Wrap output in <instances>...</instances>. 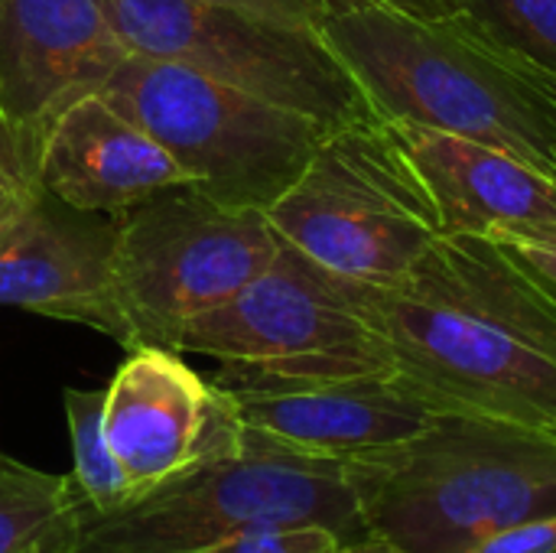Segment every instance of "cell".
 Segmentation results:
<instances>
[{
	"mask_svg": "<svg viewBox=\"0 0 556 553\" xmlns=\"http://www.w3.org/2000/svg\"><path fill=\"white\" fill-rule=\"evenodd\" d=\"M352 287L437 411L556 433V303L498 244L443 235L404 277Z\"/></svg>",
	"mask_w": 556,
	"mask_h": 553,
	"instance_id": "1",
	"label": "cell"
},
{
	"mask_svg": "<svg viewBox=\"0 0 556 553\" xmlns=\"http://www.w3.org/2000/svg\"><path fill=\"white\" fill-rule=\"evenodd\" d=\"M316 33L378 121L479 140L556 179V78L466 16L362 7L326 13Z\"/></svg>",
	"mask_w": 556,
	"mask_h": 553,
	"instance_id": "2",
	"label": "cell"
},
{
	"mask_svg": "<svg viewBox=\"0 0 556 553\" xmlns=\"http://www.w3.org/2000/svg\"><path fill=\"white\" fill-rule=\"evenodd\" d=\"M365 531L407 553H476L556 515V433L466 411L381 453L349 460Z\"/></svg>",
	"mask_w": 556,
	"mask_h": 553,
	"instance_id": "3",
	"label": "cell"
},
{
	"mask_svg": "<svg viewBox=\"0 0 556 553\" xmlns=\"http://www.w3.org/2000/svg\"><path fill=\"white\" fill-rule=\"evenodd\" d=\"M274 528H326L342 544L368 535L349 460L290 447L244 424L238 453L81 521L72 553H195Z\"/></svg>",
	"mask_w": 556,
	"mask_h": 553,
	"instance_id": "4",
	"label": "cell"
},
{
	"mask_svg": "<svg viewBox=\"0 0 556 553\" xmlns=\"http://www.w3.org/2000/svg\"><path fill=\"white\" fill-rule=\"evenodd\" d=\"M169 349L222 362L215 385L228 394H277L394 372L391 349L365 316L352 280L287 241L228 303L182 323Z\"/></svg>",
	"mask_w": 556,
	"mask_h": 553,
	"instance_id": "5",
	"label": "cell"
},
{
	"mask_svg": "<svg viewBox=\"0 0 556 553\" xmlns=\"http://www.w3.org/2000/svg\"><path fill=\"white\" fill-rule=\"evenodd\" d=\"M231 209L267 212L309 166L326 124L186 65L127 55L98 91Z\"/></svg>",
	"mask_w": 556,
	"mask_h": 553,
	"instance_id": "6",
	"label": "cell"
},
{
	"mask_svg": "<svg viewBox=\"0 0 556 553\" xmlns=\"http://www.w3.org/2000/svg\"><path fill=\"white\" fill-rule=\"evenodd\" d=\"M267 218L290 248L358 284L404 277L443 238L424 179L378 117L329 130Z\"/></svg>",
	"mask_w": 556,
	"mask_h": 553,
	"instance_id": "7",
	"label": "cell"
},
{
	"mask_svg": "<svg viewBox=\"0 0 556 553\" xmlns=\"http://www.w3.org/2000/svg\"><path fill=\"white\" fill-rule=\"evenodd\" d=\"M283 248L267 212L231 209L192 186L114 215L111 300L121 345H166L176 329L244 290Z\"/></svg>",
	"mask_w": 556,
	"mask_h": 553,
	"instance_id": "8",
	"label": "cell"
},
{
	"mask_svg": "<svg viewBox=\"0 0 556 553\" xmlns=\"http://www.w3.org/2000/svg\"><path fill=\"white\" fill-rule=\"evenodd\" d=\"M130 55L199 75L316 117L329 130L375 117L313 26L202 0H98Z\"/></svg>",
	"mask_w": 556,
	"mask_h": 553,
	"instance_id": "9",
	"label": "cell"
},
{
	"mask_svg": "<svg viewBox=\"0 0 556 553\" xmlns=\"http://www.w3.org/2000/svg\"><path fill=\"white\" fill-rule=\"evenodd\" d=\"M104 437L130 482V502L231 456L244 443L238 401L166 345L127 349L104 388Z\"/></svg>",
	"mask_w": 556,
	"mask_h": 553,
	"instance_id": "10",
	"label": "cell"
},
{
	"mask_svg": "<svg viewBox=\"0 0 556 553\" xmlns=\"http://www.w3.org/2000/svg\"><path fill=\"white\" fill-rule=\"evenodd\" d=\"M127 55L98 0H0V121L39 160L55 117Z\"/></svg>",
	"mask_w": 556,
	"mask_h": 553,
	"instance_id": "11",
	"label": "cell"
},
{
	"mask_svg": "<svg viewBox=\"0 0 556 553\" xmlns=\"http://www.w3.org/2000/svg\"><path fill=\"white\" fill-rule=\"evenodd\" d=\"M424 179L443 235H472L492 244L556 238V179L528 160L456 134L388 124Z\"/></svg>",
	"mask_w": 556,
	"mask_h": 553,
	"instance_id": "12",
	"label": "cell"
},
{
	"mask_svg": "<svg viewBox=\"0 0 556 553\" xmlns=\"http://www.w3.org/2000/svg\"><path fill=\"white\" fill-rule=\"evenodd\" d=\"M111 251L114 218L98 222L46 192L0 225V306L78 323L121 342Z\"/></svg>",
	"mask_w": 556,
	"mask_h": 553,
	"instance_id": "13",
	"label": "cell"
},
{
	"mask_svg": "<svg viewBox=\"0 0 556 553\" xmlns=\"http://www.w3.org/2000/svg\"><path fill=\"white\" fill-rule=\"evenodd\" d=\"M39 179L62 205L111 218L160 192L192 186L166 147L101 95H85L55 117Z\"/></svg>",
	"mask_w": 556,
	"mask_h": 553,
	"instance_id": "14",
	"label": "cell"
},
{
	"mask_svg": "<svg viewBox=\"0 0 556 553\" xmlns=\"http://www.w3.org/2000/svg\"><path fill=\"white\" fill-rule=\"evenodd\" d=\"M231 398L248 427L336 460H358L407 443L437 414V407L397 372Z\"/></svg>",
	"mask_w": 556,
	"mask_h": 553,
	"instance_id": "15",
	"label": "cell"
},
{
	"mask_svg": "<svg viewBox=\"0 0 556 553\" xmlns=\"http://www.w3.org/2000/svg\"><path fill=\"white\" fill-rule=\"evenodd\" d=\"M78 525L68 476L0 453V553H72Z\"/></svg>",
	"mask_w": 556,
	"mask_h": 553,
	"instance_id": "16",
	"label": "cell"
},
{
	"mask_svg": "<svg viewBox=\"0 0 556 553\" xmlns=\"http://www.w3.org/2000/svg\"><path fill=\"white\" fill-rule=\"evenodd\" d=\"M62 401H65L68 440H72L68 482H72L81 521L111 515L130 502V482L104 437V388L101 391L65 388Z\"/></svg>",
	"mask_w": 556,
	"mask_h": 553,
	"instance_id": "17",
	"label": "cell"
},
{
	"mask_svg": "<svg viewBox=\"0 0 556 553\" xmlns=\"http://www.w3.org/2000/svg\"><path fill=\"white\" fill-rule=\"evenodd\" d=\"M443 13H459L511 55L556 78V0H440Z\"/></svg>",
	"mask_w": 556,
	"mask_h": 553,
	"instance_id": "18",
	"label": "cell"
},
{
	"mask_svg": "<svg viewBox=\"0 0 556 553\" xmlns=\"http://www.w3.org/2000/svg\"><path fill=\"white\" fill-rule=\"evenodd\" d=\"M46 196L39 179V160L16 140L0 121V225Z\"/></svg>",
	"mask_w": 556,
	"mask_h": 553,
	"instance_id": "19",
	"label": "cell"
},
{
	"mask_svg": "<svg viewBox=\"0 0 556 553\" xmlns=\"http://www.w3.org/2000/svg\"><path fill=\"white\" fill-rule=\"evenodd\" d=\"M339 538L326 528H274L218 541L195 553H336Z\"/></svg>",
	"mask_w": 556,
	"mask_h": 553,
	"instance_id": "20",
	"label": "cell"
},
{
	"mask_svg": "<svg viewBox=\"0 0 556 553\" xmlns=\"http://www.w3.org/2000/svg\"><path fill=\"white\" fill-rule=\"evenodd\" d=\"M476 553H556V515L515 525Z\"/></svg>",
	"mask_w": 556,
	"mask_h": 553,
	"instance_id": "21",
	"label": "cell"
},
{
	"mask_svg": "<svg viewBox=\"0 0 556 553\" xmlns=\"http://www.w3.org/2000/svg\"><path fill=\"white\" fill-rule=\"evenodd\" d=\"M202 3H222V7H238L257 16H270L280 23H293V26H319L323 16L329 13L323 7V0H202Z\"/></svg>",
	"mask_w": 556,
	"mask_h": 553,
	"instance_id": "22",
	"label": "cell"
},
{
	"mask_svg": "<svg viewBox=\"0 0 556 553\" xmlns=\"http://www.w3.org/2000/svg\"><path fill=\"white\" fill-rule=\"evenodd\" d=\"M551 300L556 303V238L531 244H498Z\"/></svg>",
	"mask_w": 556,
	"mask_h": 553,
	"instance_id": "23",
	"label": "cell"
},
{
	"mask_svg": "<svg viewBox=\"0 0 556 553\" xmlns=\"http://www.w3.org/2000/svg\"><path fill=\"white\" fill-rule=\"evenodd\" d=\"M323 7L329 13L339 10H362V7H391V10H404V13H417V16H437L440 0H323Z\"/></svg>",
	"mask_w": 556,
	"mask_h": 553,
	"instance_id": "24",
	"label": "cell"
},
{
	"mask_svg": "<svg viewBox=\"0 0 556 553\" xmlns=\"http://www.w3.org/2000/svg\"><path fill=\"white\" fill-rule=\"evenodd\" d=\"M336 553H407V551L394 548V544H391V541H384V538L365 535V538H358V541H345V544H339V551Z\"/></svg>",
	"mask_w": 556,
	"mask_h": 553,
	"instance_id": "25",
	"label": "cell"
}]
</instances>
